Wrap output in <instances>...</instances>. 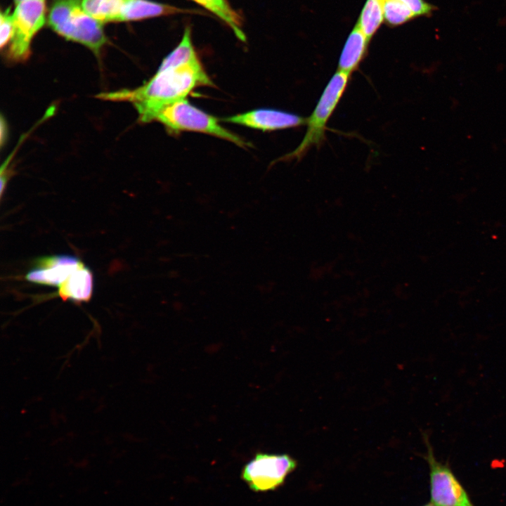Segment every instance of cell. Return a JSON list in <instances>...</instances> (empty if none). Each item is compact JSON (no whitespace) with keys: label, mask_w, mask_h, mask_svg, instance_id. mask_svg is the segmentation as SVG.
<instances>
[{"label":"cell","mask_w":506,"mask_h":506,"mask_svg":"<svg viewBox=\"0 0 506 506\" xmlns=\"http://www.w3.org/2000/svg\"><path fill=\"white\" fill-rule=\"evenodd\" d=\"M225 22L233 30L235 36L242 41L246 37L241 29L240 15L230 6L227 0H193Z\"/></svg>","instance_id":"13"},{"label":"cell","mask_w":506,"mask_h":506,"mask_svg":"<svg viewBox=\"0 0 506 506\" xmlns=\"http://www.w3.org/2000/svg\"><path fill=\"white\" fill-rule=\"evenodd\" d=\"M214 86L200 60L176 67H158L155 74L133 89L103 92L96 97L106 100L126 101L133 104L141 122L155 121L166 106L186 99L199 86Z\"/></svg>","instance_id":"1"},{"label":"cell","mask_w":506,"mask_h":506,"mask_svg":"<svg viewBox=\"0 0 506 506\" xmlns=\"http://www.w3.org/2000/svg\"><path fill=\"white\" fill-rule=\"evenodd\" d=\"M423 439L427 447L425 458L430 468L432 503L434 506H474L450 469L435 459L425 433Z\"/></svg>","instance_id":"7"},{"label":"cell","mask_w":506,"mask_h":506,"mask_svg":"<svg viewBox=\"0 0 506 506\" xmlns=\"http://www.w3.org/2000/svg\"><path fill=\"white\" fill-rule=\"evenodd\" d=\"M0 21V45L1 48H4L5 46L10 43L13 34V16L12 13H11L10 12L9 8L1 13Z\"/></svg>","instance_id":"17"},{"label":"cell","mask_w":506,"mask_h":506,"mask_svg":"<svg viewBox=\"0 0 506 506\" xmlns=\"http://www.w3.org/2000/svg\"><path fill=\"white\" fill-rule=\"evenodd\" d=\"M197 60H200L192 42L191 30L187 27L180 43L163 59L159 67H176Z\"/></svg>","instance_id":"14"},{"label":"cell","mask_w":506,"mask_h":506,"mask_svg":"<svg viewBox=\"0 0 506 506\" xmlns=\"http://www.w3.org/2000/svg\"><path fill=\"white\" fill-rule=\"evenodd\" d=\"M46 0H26L15 4L12 13L13 34L8 56L15 60L27 58L34 35L45 23Z\"/></svg>","instance_id":"6"},{"label":"cell","mask_w":506,"mask_h":506,"mask_svg":"<svg viewBox=\"0 0 506 506\" xmlns=\"http://www.w3.org/2000/svg\"><path fill=\"white\" fill-rule=\"evenodd\" d=\"M350 75L337 70L325 87L313 111L306 119L307 129L299 145L280 160L301 159L313 146H320L325 140L327 123L342 97Z\"/></svg>","instance_id":"4"},{"label":"cell","mask_w":506,"mask_h":506,"mask_svg":"<svg viewBox=\"0 0 506 506\" xmlns=\"http://www.w3.org/2000/svg\"><path fill=\"white\" fill-rule=\"evenodd\" d=\"M155 121L162 124L172 133L195 131L228 141L241 148L250 145L219 123L216 117L190 104L187 99L171 103L161 110Z\"/></svg>","instance_id":"3"},{"label":"cell","mask_w":506,"mask_h":506,"mask_svg":"<svg viewBox=\"0 0 506 506\" xmlns=\"http://www.w3.org/2000/svg\"><path fill=\"white\" fill-rule=\"evenodd\" d=\"M83 264L79 258L69 254L44 257L36 261L25 278L33 283L58 287Z\"/></svg>","instance_id":"8"},{"label":"cell","mask_w":506,"mask_h":506,"mask_svg":"<svg viewBox=\"0 0 506 506\" xmlns=\"http://www.w3.org/2000/svg\"><path fill=\"white\" fill-rule=\"evenodd\" d=\"M4 131H6V124L4 122V119L3 117L1 119V143L3 144V142L5 141L4 136H6V134L4 133Z\"/></svg>","instance_id":"19"},{"label":"cell","mask_w":506,"mask_h":506,"mask_svg":"<svg viewBox=\"0 0 506 506\" xmlns=\"http://www.w3.org/2000/svg\"><path fill=\"white\" fill-rule=\"evenodd\" d=\"M297 465L287 454L257 453L242 468V479L255 492L273 491L283 484Z\"/></svg>","instance_id":"5"},{"label":"cell","mask_w":506,"mask_h":506,"mask_svg":"<svg viewBox=\"0 0 506 506\" xmlns=\"http://www.w3.org/2000/svg\"><path fill=\"white\" fill-rule=\"evenodd\" d=\"M124 0H81L84 11L101 24L119 22Z\"/></svg>","instance_id":"12"},{"label":"cell","mask_w":506,"mask_h":506,"mask_svg":"<svg viewBox=\"0 0 506 506\" xmlns=\"http://www.w3.org/2000/svg\"><path fill=\"white\" fill-rule=\"evenodd\" d=\"M370 41L357 22L351 31L341 53L337 70L351 75L365 56Z\"/></svg>","instance_id":"10"},{"label":"cell","mask_w":506,"mask_h":506,"mask_svg":"<svg viewBox=\"0 0 506 506\" xmlns=\"http://www.w3.org/2000/svg\"><path fill=\"white\" fill-rule=\"evenodd\" d=\"M385 1L367 0L362 9L358 22L370 41L384 20L383 8Z\"/></svg>","instance_id":"15"},{"label":"cell","mask_w":506,"mask_h":506,"mask_svg":"<svg viewBox=\"0 0 506 506\" xmlns=\"http://www.w3.org/2000/svg\"><path fill=\"white\" fill-rule=\"evenodd\" d=\"M383 18L390 26H398L416 18L415 14L401 1L386 0L383 8Z\"/></svg>","instance_id":"16"},{"label":"cell","mask_w":506,"mask_h":506,"mask_svg":"<svg viewBox=\"0 0 506 506\" xmlns=\"http://www.w3.org/2000/svg\"><path fill=\"white\" fill-rule=\"evenodd\" d=\"M403 3L417 17L429 15L435 9L434 6L424 0H398Z\"/></svg>","instance_id":"18"},{"label":"cell","mask_w":506,"mask_h":506,"mask_svg":"<svg viewBox=\"0 0 506 506\" xmlns=\"http://www.w3.org/2000/svg\"><path fill=\"white\" fill-rule=\"evenodd\" d=\"M93 287V273L89 268L83 264L58 287V293L64 301L88 302L91 298Z\"/></svg>","instance_id":"11"},{"label":"cell","mask_w":506,"mask_h":506,"mask_svg":"<svg viewBox=\"0 0 506 506\" xmlns=\"http://www.w3.org/2000/svg\"><path fill=\"white\" fill-rule=\"evenodd\" d=\"M48 22L57 34L86 46L97 57L108 42L102 24L84 11L81 0H55Z\"/></svg>","instance_id":"2"},{"label":"cell","mask_w":506,"mask_h":506,"mask_svg":"<svg viewBox=\"0 0 506 506\" xmlns=\"http://www.w3.org/2000/svg\"><path fill=\"white\" fill-rule=\"evenodd\" d=\"M13 1H14L15 4H17L20 3V2H22V1H26V0H13Z\"/></svg>","instance_id":"20"},{"label":"cell","mask_w":506,"mask_h":506,"mask_svg":"<svg viewBox=\"0 0 506 506\" xmlns=\"http://www.w3.org/2000/svg\"><path fill=\"white\" fill-rule=\"evenodd\" d=\"M425 506H433V505H425Z\"/></svg>","instance_id":"21"},{"label":"cell","mask_w":506,"mask_h":506,"mask_svg":"<svg viewBox=\"0 0 506 506\" xmlns=\"http://www.w3.org/2000/svg\"><path fill=\"white\" fill-rule=\"evenodd\" d=\"M222 121L266 131L299 126L306 124V119L286 111L261 108L231 115Z\"/></svg>","instance_id":"9"}]
</instances>
